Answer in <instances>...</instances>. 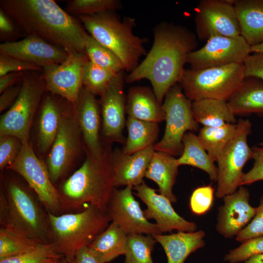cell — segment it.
<instances>
[{
  "instance_id": "obj_18",
  "label": "cell",
  "mask_w": 263,
  "mask_h": 263,
  "mask_svg": "<svg viewBox=\"0 0 263 263\" xmlns=\"http://www.w3.org/2000/svg\"><path fill=\"white\" fill-rule=\"evenodd\" d=\"M135 194L147 206L144 214L148 219H154L162 234L173 230L194 232L197 230L196 224L185 220L174 210L170 201L164 196L158 194L156 190L149 187L144 181L133 188Z\"/></svg>"
},
{
  "instance_id": "obj_10",
  "label": "cell",
  "mask_w": 263,
  "mask_h": 263,
  "mask_svg": "<svg viewBox=\"0 0 263 263\" xmlns=\"http://www.w3.org/2000/svg\"><path fill=\"white\" fill-rule=\"evenodd\" d=\"M252 124L248 119L237 122L236 132L225 145L216 162L217 186L215 195L218 199L232 194L241 186L243 168L253 157V150L247 143Z\"/></svg>"
},
{
  "instance_id": "obj_26",
  "label": "cell",
  "mask_w": 263,
  "mask_h": 263,
  "mask_svg": "<svg viewBox=\"0 0 263 263\" xmlns=\"http://www.w3.org/2000/svg\"><path fill=\"white\" fill-rule=\"evenodd\" d=\"M241 36L251 46L263 41V0H234Z\"/></svg>"
},
{
  "instance_id": "obj_42",
  "label": "cell",
  "mask_w": 263,
  "mask_h": 263,
  "mask_svg": "<svg viewBox=\"0 0 263 263\" xmlns=\"http://www.w3.org/2000/svg\"><path fill=\"white\" fill-rule=\"evenodd\" d=\"M22 143L11 135H0V169L3 171L12 164L18 157Z\"/></svg>"
},
{
  "instance_id": "obj_13",
  "label": "cell",
  "mask_w": 263,
  "mask_h": 263,
  "mask_svg": "<svg viewBox=\"0 0 263 263\" xmlns=\"http://www.w3.org/2000/svg\"><path fill=\"white\" fill-rule=\"evenodd\" d=\"M234 0H202L196 8L195 24L198 38L241 36Z\"/></svg>"
},
{
  "instance_id": "obj_2",
  "label": "cell",
  "mask_w": 263,
  "mask_h": 263,
  "mask_svg": "<svg viewBox=\"0 0 263 263\" xmlns=\"http://www.w3.org/2000/svg\"><path fill=\"white\" fill-rule=\"evenodd\" d=\"M0 7L26 36L67 52H85L88 33L82 23L53 0H1Z\"/></svg>"
},
{
  "instance_id": "obj_30",
  "label": "cell",
  "mask_w": 263,
  "mask_h": 263,
  "mask_svg": "<svg viewBox=\"0 0 263 263\" xmlns=\"http://www.w3.org/2000/svg\"><path fill=\"white\" fill-rule=\"evenodd\" d=\"M193 117L203 127H218L227 123L235 124V116L227 102L214 99H202L192 102Z\"/></svg>"
},
{
  "instance_id": "obj_44",
  "label": "cell",
  "mask_w": 263,
  "mask_h": 263,
  "mask_svg": "<svg viewBox=\"0 0 263 263\" xmlns=\"http://www.w3.org/2000/svg\"><path fill=\"white\" fill-rule=\"evenodd\" d=\"M43 68L32 63L0 54V77L11 72H41Z\"/></svg>"
},
{
  "instance_id": "obj_34",
  "label": "cell",
  "mask_w": 263,
  "mask_h": 263,
  "mask_svg": "<svg viewBox=\"0 0 263 263\" xmlns=\"http://www.w3.org/2000/svg\"><path fill=\"white\" fill-rule=\"evenodd\" d=\"M85 51L89 60L97 65L115 74L125 70L122 62L117 56L89 34L86 37Z\"/></svg>"
},
{
  "instance_id": "obj_21",
  "label": "cell",
  "mask_w": 263,
  "mask_h": 263,
  "mask_svg": "<svg viewBox=\"0 0 263 263\" xmlns=\"http://www.w3.org/2000/svg\"><path fill=\"white\" fill-rule=\"evenodd\" d=\"M74 108L86 151L95 157L101 156L106 148L100 141L99 101L95 95L83 86Z\"/></svg>"
},
{
  "instance_id": "obj_31",
  "label": "cell",
  "mask_w": 263,
  "mask_h": 263,
  "mask_svg": "<svg viewBox=\"0 0 263 263\" xmlns=\"http://www.w3.org/2000/svg\"><path fill=\"white\" fill-rule=\"evenodd\" d=\"M183 150L177 158L179 165H188L198 168L206 172L210 179L217 182L218 169L202 145L198 136L188 132L183 138Z\"/></svg>"
},
{
  "instance_id": "obj_38",
  "label": "cell",
  "mask_w": 263,
  "mask_h": 263,
  "mask_svg": "<svg viewBox=\"0 0 263 263\" xmlns=\"http://www.w3.org/2000/svg\"><path fill=\"white\" fill-rule=\"evenodd\" d=\"M62 257L51 244H41L25 253L0 260V263H56Z\"/></svg>"
},
{
  "instance_id": "obj_24",
  "label": "cell",
  "mask_w": 263,
  "mask_h": 263,
  "mask_svg": "<svg viewBox=\"0 0 263 263\" xmlns=\"http://www.w3.org/2000/svg\"><path fill=\"white\" fill-rule=\"evenodd\" d=\"M51 93L42 98L38 124V145L41 152L50 149L68 105Z\"/></svg>"
},
{
  "instance_id": "obj_29",
  "label": "cell",
  "mask_w": 263,
  "mask_h": 263,
  "mask_svg": "<svg viewBox=\"0 0 263 263\" xmlns=\"http://www.w3.org/2000/svg\"><path fill=\"white\" fill-rule=\"evenodd\" d=\"M128 238L122 228L112 222L87 246L100 263H107L125 255Z\"/></svg>"
},
{
  "instance_id": "obj_8",
  "label": "cell",
  "mask_w": 263,
  "mask_h": 263,
  "mask_svg": "<svg viewBox=\"0 0 263 263\" xmlns=\"http://www.w3.org/2000/svg\"><path fill=\"white\" fill-rule=\"evenodd\" d=\"M40 72L24 73L18 98L0 117V135L16 136L22 143L29 142L32 120L45 90Z\"/></svg>"
},
{
  "instance_id": "obj_19",
  "label": "cell",
  "mask_w": 263,
  "mask_h": 263,
  "mask_svg": "<svg viewBox=\"0 0 263 263\" xmlns=\"http://www.w3.org/2000/svg\"><path fill=\"white\" fill-rule=\"evenodd\" d=\"M223 199L224 203L218 208L216 229L225 238L231 239L251 221L256 207L250 204L249 190L243 186Z\"/></svg>"
},
{
  "instance_id": "obj_46",
  "label": "cell",
  "mask_w": 263,
  "mask_h": 263,
  "mask_svg": "<svg viewBox=\"0 0 263 263\" xmlns=\"http://www.w3.org/2000/svg\"><path fill=\"white\" fill-rule=\"evenodd\" d=\"M24 33L7 13L0 7V37L2 43L16 41Z\"/></svg>"
},
{
  "instance_id": "obj_33",
  "label": "cell",
  "mask_w": 263,
  "mask_h": 263,
  "mask_svg": "<svg viewBox=\"0 0 263 263\" xmlns=\"http://www.w3.org/2000/svg\"><path fill=\"white\" fill-rule=\"evenodd\" d=\"M236 129L237 123H227L218 127H203L197 136L211 159L215 162Z\"/></svg>"
},
{
  "instance_id": "obj_28",
  "label": "cell",
  "mask_w": 263,
  "mask_h": 263,
  "mask_svg": "<svg viewBox=\"0 0 263 263\" xmlns=\"http://www.w3.org/2000/svg\"><path fill=\"white\" fill-rule=\"evenodd\" d=\"M227 103L235 116L263 115V81L255 77H245Z\"/></svg>"
},
{
  "instance_id": "obj_9",
  "label": "cell",
  "mask_w": 263,
  "mask_h": 263,
  "mask_svg": "<svg viewBox=\"0 0 263 263\" xmlns=\"http://www.w3.org/2000/svg\"><path fill=\"white\" fill-rule=\"evenodd\" d=\"M162 106L165 114V132L162 139L154 145V149L174 156L181 155L184 135L188 132L197 131L199 127L193 116L192 102L178 83L167 93Z\"/></svg>"
},
{
  "instance_id": "obj_6",
  "label": "cell",
  "mask_w": 263,
  "mask_h": 263,
  "mask_svg": "<svg viewBox=\"0 0 263 263\" xmlns=\"http://www.w3.org/2000/svg\"><path fill=\"white\" fill-rule=\"evenodd\" d=\"M48 214L51 244L70 262L80 248L89 245L112 221L106 211L92 205L75 213Z\"/></svg>"
},
{
  "instance_id": "obj_27",
  "label": "cell",
  "mask_w": 263,
  "mask_h": 263,
  "mask_svg": "<svg viewBox=\"0 0 263 263\" xmlns=\"http://www.w3.org/2000/svg\"><path fill=\"white\" fill-rule=\"evenodd\" d=\"M177 159L167 153L155 150L149 165L145 177L155 182L160 194L172 203L177 202L172 192L178 174Z\"/></svg>"
},
{
  "instance_id": "obj_41",
  "label": "cell",
  "mask_w": 263,
  "mask_h": 263,
  "mask_svg": "<svg viewBox=\"0 0 263 263\" xmlns=\"http://www.w3.org/2000/svg\"><path fill=\"white\" fill-rule=\"evenodd\" d=\"M214 191V189L210 185L202 186L195 189L189 201L191 212L197 215L207 213L213 205Z\"/></svg>"
},
{
  "instance_id": "obj_17",
  "label": "cell",
  "mask_w": 263,
  "mask_h": 263,
  "mask_svg": "<svg viewBox=\"0 0 263 263\" xmlns=\"http://www.w3.org/2000/svg\"><path fill=\"white\" fill-rule=\"evenodd\" d=\"M124 71L111 80L99 101L102 117V132L109 142H125L123 135L126 123V96L124 91Z\"/></svg>"
},
{
  "instance_id": "obj_14",
  "label": "cell",
  "mask_w": 263,
  "mask_h": 263,
  "mask_svg": "<svg viewBox=\"0 0 263 263\" xmlns=\"http://www.w3.org/2000/svg\"><path fill=\"white\" fill-rule=\"evenodd\" d=\"M201 48L188 54L187 63L195 69L243 63L252 53L251 46L241 36H213Z\"/></svg>"
},
{
  "instance_id": "obj_11",
  "label": "cell",
  "mask_w": 263,
  "mask_h": 263,
  "mask_svg": "<svg viewBox=\"0 0 263 263\" xmlns=\"http://www.w3.org/2000/svg\"><path fill=\"white\" fill-rule=\"evenodd\" d=\"M6 169L17 173L26 181L47 212L56 215L61 212L59 190L53 185L46 164L37 157L29 142L22 143L17 159Z\"/></svg>"
},
{
  "instance_id": "obj_25",
  "label": "cell",
  "mask_w": 263,
  "mask_h": 263,
  "mask_svg": "<svg viewBox=\"0 0 263 263\" xmlns=\"http://www.w3.org/2000/svg\"><path fill=\"white\" fill-rule=\"evenodd\" d=\"M128 117L159 123L165 120L162 106L152 89L148 87H131L126 96Z\"/></svg>"
},
{
  "instance_id": "obj_49",
  "label": "cell",
  "mask_w": 263,
  "mask_h": 263,
  "mask_svg": "<svg viewBox=\"0 0 263 263\" xmlns=\"http://www.w3.org/2000/svg\"><path fill=\"white\" fill-rule=\"evenodd\" d=\"M25 72H11L0 77V93L14 85L19 79H21Z\"/></svg>"
},
{
  "instance_id": "obj_22",
  "label": "cell",
  "mask_w": 263,
  "mask_h": 263,
  "mask_svg": "<svg viewBox=\"0 0 263 263\" xmlns=\"http://www.w3.org/2000/svg\"><path fill=\"white\" fill-rule=\"evenodd\" d=\"M154 151V146L131 154H125L118 149L112 151L111 163L114 188H134L140 185L144 181Z\"/></svg>"
},
{
  "instance_id": "obj_51",
  "label": "cell",
  "mask_w": 263,
  "mask_h": 263,
  "mask_svg": "<svg viewBox=\"0 0 263 263\" xmlns=\"http://www.w3.org/2000/svg\"><path fill=\"white\" fill-rule=\"evenodd\" d=\"M243 263H263V254L253 257Z\"/></svg>"
},
{
  "instance_id": "obj_12",
  "label": "cell",
  "mask_w": 263,
  "mask_h": 263,
  "mask_svg": "<svg viewBox=\"0 0 263 263\" xmlns=\"http://www.w3.org/2000/svg\"><path fill=\"white\" fill-rule=\"evenodd\" d=\"M81 138L74 106L70 103L63 113L58 132L46 160V164L53 183L63 177L72 166L80 151Z\"/></svg>"
},
{
  "instance_id": "obj_16",
  "label": "cell",
  "mask_w": 263,
  "mask_h": 263,
  "mask_svg": "<svg viewBox=\"0 0 263 263\" xmlns=\"http://www.w3.org/2000/svg\"><path fill=\"white\" fill-rule=\"evenodd\" d=\"M132 188L125 187L113 189L106 212L112 222L118 225L128 235L162 234L156 224L145 217L140 204L133 196Z\"/></svg>"
},
{
  "instance_id": "obj_39",
  "label": "cell",
  "mask_w": 263,
  "mask_h": 263,
  "mask_svg": "<svg viewBox=\"0 0 263 263\" xmlns=\"http://www.w3.org/2000/svg\"><path fill=\"white\" fill-rule=\"evenodd\" d=\"M122 7L118 0H73L68 1L67 11L78 16L92 15L110 11H115Z\"/></svg>"
},
{
  "instance_id": "obj_5",
  "label": "cell",
  "mask_w": 263,
  "mask_h": 263,
  "mask_svg": "<svg viewBox=\"0 0 263 263\" xmlns=\"http://www.w3.org/2000/svg\"><path fill=\"white\" fill-rule=\"evenodd\" d=\"M78 17L91 36L117 56L127 72L133 71L141 57L146 56L144 45L148 40L134 35V18L121 19L115 11Z\"/></svg>"
},
{
  "instance_id": "obj_3",
  "label": "cell",
  "mask_w": 263,
  "mask_h": 263,
  "mask_svg": "<svg viewBox=\"0 0 263 263\" xmlns=\"http://www.w3.org/2000/svg\"><path fill=\"white\" fill-rule=\"evenodd\" d=\"M0 223L43 244L52 243L48 212L29 187L11 174L2 175Z\"/></svg>"
},
{
  "instance_id": "obj_52",
  "label": "cell",
  "mask_w": 263,
  "mask_h": 263,
  "mask_svg": "<svg viewBox=\"0 0 263 263\" xmlns=\"http://www.w3.org/2000/svg\"><path fill=\"white\" fill-rule=\"evenodd\" d=\"M252 53H263V41L260 44L251 47Z\"/></svg>"
},
{
  "instance_id": "obj_47",
  "label": "cell",
  "mask_w": 263,
  "mask_h": 263,
  "mask_svg": "<svg viewBox=\"0 0 263 263\" xmlns=\"http://www.w3.org/2000/svg\"><path fill=\"white\" fill-rule=\"evenodd\" d=\"M245 77H252L263 81V53H252L243 62Z\"/></svg>"
},
{
  "instance_id": "obj_50",
  "label": "cell",
  "mask_w": 263,
  "mask_h": 263,
  "mask_svg": "<svg viewBox=\"0 0 263 263\" xmlns=\"http://www.w3.org/2000/svg\"><path fill=\"white\" fill-rule=\"evenodd\" d=\"M73 261L74 263H100L87 246L77 252Z\"/></svg>"
},
{
  "instance_id": "obj_4",
  "label": "cell",
  "mask_w": 263,
  "mask_h": 263,
  "mask_svg": "<svg viewBox=\"0 0 263 263\" xmlns=\"http://www.w3.org/2000/svg\"><path fill=\"white\" fill-rule=\"evenodd\" d=\"M112 153L108 148L99 157L86 152V157L82 165L63 183L58 189L61 212L78 209L87 204L106 211L115 188Z\"/></svg>"
},
{
  "instance_id": "obj_20",
  "label": "cell",
  "mask_w": 263,
  "mask_h": 263,
  "mask_svg": "<svg viewBox=\"0 0 263 263\" xmlns=\"http://www.w3.org/2000/svg\"><path fill=\"white\" fill-rule=\"evenodd\" d=\"M0 54L42 68L61 64L68 56V52L65 50L33 36H26L20 40L1 43Z\"/></svg>"
},
{
  "instance_id": "obj_37",
  "label": "cell",
  "mask_w": 263,
  "mask_h": 263,
  "mask_svg": "<svg viewBox=\"0 0 263 263\" xmlns=\"http://www.w3.org/2000/svg\"><path fill=\"white\" fill-rule=\"evenodd\" d=\"M117 74L89 60L83 70L82 85L94 95L101 96L108 84Z\"/></svg>"
},
{
  "instance_id": "obj_32",
  "label": "cell",
  "mask_w": 263,
  "mask_h": 263,
  "mask_svg": "<svg viewBox=\"0 0 263 263\" xmlns=\"http://www.w3.org/2000/svg\"><path fill=\"white\" fill-rule=\"evenodd\" d=\"M128 137L122 151L131 154L153 146L157 139L158 123L128 117L126 121Z\"/></svg>"
},
{
  "instance_id": "obj_1",
  "label": "cell",
  "mask_w": 263,
  "mask_h": 263,
  "mask_svg": "<svg viewBox=\"0 0 263 263\" xmlns=\"http://www.w3.org/2000/svg\"><path fill=\"white\" fill-rule=\"evenodd\" d=\"M153 42L143 60L128 75L125 81L132 83L142 79L150 82L160 105L165 95L179 83L188 56L196 50L195 35L186 27L166 21L153 29Z\"/></svg>"
},
{
  "instance_id": "obj_7",
  "label": "cell",
  "mask_w": 263,
  "mask_h": 263,
  "mask_svg": "<svg viewBox=\"0 0 263 263\" xmlns=\"http://www.w3.org/2000/svg\"><path fill=\"white\" fill-rule=\"evenodd\" d=\"M245 78L243 63L185 69L179 84L191 102L214 99L227 102Z\"/></svg>"
},
{
  "instance_id": "obj_40",
  "label": "cell",
  "mask_w": 263,
  "mask_h": 263,
  "mask_svg": "<svg viewBox=\"0 0 263 263\" xmlns=\"http://www.w3.org/2000/svg\"><path fill=\"white\" fill-rule=\"evenodd\" d=\"M241 244L225 255V262L228 263H244L253 257L263 254V235Z\"/></svg>"
},
{
  "instance_id": "obj_54",
  "label": "cell",
  "mask_w": 263,
  "mask_h": 263,
  "mask_svg": "<svg viewBox=\"0 0 263 263\" xmlns=\"http://www.w3.org/2000/svg\"><path fill=\"white\" fill-rule=\"evenodd\" d=\"M262 147L263 148V145H262Z\"/></svg>"
},
{
  "instance_id": "obj_45",
  "label": "cell",
  "mask_w": 263,
  "mask_h": 263,
  "mask_svg": "<svg viewBox=\"0 0 263 263\" xmlns=\"http://www.w3.org/2000/svg\"><path fill=\"white\" fill-rule=\"evenodd\" d=\"M254 164L248 172L244 173L241 182V186L250 185L256 182L263 180V148L254 147L252 148Z\"/></svg>"
},
{
  "instance_id": "obj_36",
  "label": "cell",
  "mask_w": 263,
  "mask_h": 263,
  "mask_svg": "<svg viewBox=\"0 0 263 263\" xmlns=\"http://www.w3.org/2000/svg\"><path fill=\"white\" fill-rule=\"evenodd\" d=\"M128 237L125 263H153L151 253L156 241L153 236L135 234Z\"/></svg>"
},
{
  "instance_id": "obj_15",
  "label": "cell",
  "mask_w": 263,
  "mask_h": 263,
  "mask_svg": "<svg viewBox=\"0 0 263 263\" xmlns=\"http://www.w3.org/2000/svg\"><path fill=\"white\" fill-rule=\"evenodd\" d=\"M89 60L85 52H70L61 64L44 67L42 75L45 90L74 106L83 87V70Z\"/></svg>"
},
{
  "instance_id": "obj_23",
  "label": "cell",
  "mask_w": 263,
  "mask_h": 263,
  "mask_svg": "<svg viewBox=\"0 0 263 263\" xmlns=\"http://www.w3.org/2000/svg\"><path fill=\"white\" fill-rule=\"evenodd\" d=\"M152 236L163 248L168 263H184L189 255L205 245L206 233L202 230Z\"/></svg>"
},
{
  "instance_id": "obj_48",
  "label": "cell",
  "mask_w": 263,
  "mask_h": 263,
  "mask_svg": "<svg viewBox=\"0 0 263 263\" xmlns=\"http://www.w3.org/2000/svg\"><path fill=\"white\" fill-rule=\"evenodd\" d=\"M21 89V84L12 86L5 90L0 96V112L9 109L18 98Z\"/></svg>"
},
{
  "instance_id": "obj_43",
  "label": "cell",
  "mask_w": 263,
  "mask_h": 263,
  "mask_svg": "<svg viewBox=\"0 0 263 263\" xmlns=\"http://www.w3.org/2000/svg\"><path fill=\"white\" fill-rule=\"evenodd\" d=\"M263 235V195L260 199L259 205L249 224L236 236V240L243 243L250 239Z\"/></svg>"
},
{
  "instance_id": "obj_53",
  "label": "cell",
  "mask_w": 263,
  "mask_h": 263,
  "mask_svg": "<svg viewBox=\"0 0 263 263\" xmlns=\"http://www.w3.org/2000/svg\"><path fill=\"white\" fill-rule=\"evenodd\" d=\"M56 263H74V261L72 262H70L68 261L67 260H66L64 257H62Z\"/></svg>"
},
{
  "instance_id": "obj_35",
  "label": "cell",
  "mask_w": 263,
  "mask_h": 263,
  "mask_svg": "<svg viewBox=\"0 0 263 263\" xmlns=\"http://www.w3.org/2000/svg\"><path fill=\"white\" fill-rule=\"evenodd\" d=\"M41 244L8 228L0 229V260L33 249Z\"/></svg>"
}]
</instances>
